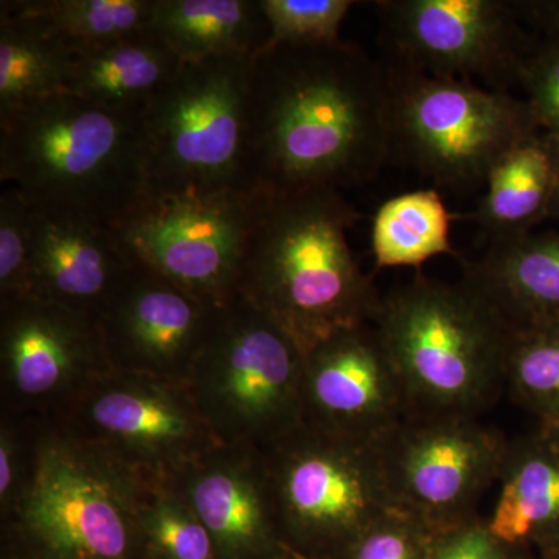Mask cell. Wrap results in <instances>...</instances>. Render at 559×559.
<instances>
[{"label":"cell","mask_w":559,"mask_h":559,"mask_svg":"<svg viewBox=\"0 0 559 559\" xmlns=\"http://www.w3.org/2000/svg\"><path fill=\"white\" fill-rule=\"evenodd\" d=\"M170 481L207 530L216 558L288 554L263 452L219 444Z\"/></svg>","instance_id":"obj_17"},{"label":"cell","mask_w":559,"mask_h":559,"mask_svg":"<svg viewBox=\"0 0 559 559\" xmlns=\"http://www.w3.org/2000/svg\"><path fill=\"white\" fill-rule=\"evenodd\" d=\"M288 550V549H286ZM282 559H299L296 557V555L293 554V551L288 550V554H286V557L285 558H282Z\"/></svg>","instance_id":"obj_37"},{"label":"cell","mask_w":559,"mask_h":559,"mask_svg":"<svg viewBox=\"0 0 559 559\" xmlns=\"http://www.w3.org/2000/svg\"><path fill=\"white\" fill-rule=\"evenodd\" d=\"M520 86L540 130L559 142V33L536 40L522 66Z\"/></svg>","instance_id":"obj_32"},{"label":"cell","mask_w":559,"mask_h":559,"mask_svg":"<svg viewBox=\"0 0 559 559\" xmlns=\"http://www.w3.org/2000/svg\"><path fill=\"white\" fill-rule=\"evenodd\" d=\"M301 409L304 425L367 444L409 417L373 323L336 331L305 353Z\"/></svg>","instance_id":"obj_15"},{"label":"cell","mask_w":559,"mask_h":559,"mask_svg":"<svg viewBox=\"0 0 559 559\" xmlns=\"http://www.w3.org/2000/svg\"><path fill=\"white\" fill-rule=\"evenodd\" d=\"M489 532L533 554L559 540V444L543 430L510 441Z\"/></svg>","instance_id":"obj_20"},{"label":"cell","mask_w":559,"mask_h":559,"mask_svg":"<svg viewBox=\"0 0 559 559\" xmlns=\"http://www.w3.org/2000/svg\"><path fill=\"white\" fill-rule=\"evenodd\" d=\"M40 418L157 480H175L223 444L186 381L116 369Z\"/></svg>","instance_id":"obj_10"},{"label":"cell","mask_w":559,"mask_h":559,"mask_svg":"<svg viewBox=\"0 0 559 559\" xmlns=\"http://www.w3.org/2000/svg\"><path fill=\"white\" fill-rule=\"evenodd\" d=\"M536 559H559V540L538 551Z\"/></svg>","instance_id":"obj_34"},{"label":"cell","mask_w":559,"mask_h":559,"mask_svg":"<svg viewBox=\"0 0 559 559\" xmlns=\"http://www.w3.org/2000/svg\"><path fill=\"white\" fill-rule=\"evenodd\" d=\"M360 218L340 190L260 193L237 297L274 320L304 353L336 331L373 323L382 297L348 245Z\"/></svg>","instance_id":"obj_2"},{"label":"cell","mask_w":559,"mask_h":559,"mask_svg":"<svg viewBox=\"0 0 559 559\" xmlns=\"http://www.w3.org/2000/svg\"><path fill=\"white\" fill-rule=\"evenodd\" d=\"M32 246L33 296L97 320L138 270L112 227L81 216L33 212Z\"/></svg>","instance_id":"obj_18"},{"label":"cell","mask_w":559,"mask_h":559,"mask_svg":"<svg viewBox=\"0 0 559 559\" xmlns=\"http://www.w3.org/2000/svg\"><path fill=\"white\" fill-rule=\"evenodd\" d=\"M0 369L7 411L49 417L114 367L97 319L32 296L0 308Z\"/></svg>","instance_id":"obj_14"},{"label":"cell","mask_w":559,"mask_h":559,"mask_svg":"<svg viewBox=\"0 0 559 559\" xmlns=\"http://www.w3.org/2000/svg\"><path fill=\"white\" fill-rule=\"evenodd\" d=\"M219 308L138 263L98 320L110 366L186 381Z\"/></svg>","instance_id":"obj_16"},{"label":"cell","mask_w":559,"mask_h":559,"mask_svg":"<svg viewBox=\"0 0 559 559\" xmlns=\"http://www.w3.org/2000/svg\"><path fill=\"white\" fill-rule=\"evenodd\" d=\"M79 51L46 22L0 2V112L68 92Z\"/></svg>","instance_id":"obj_24"},{"label":"cell","mask_w":559,"mask_h":559,"mask_svg":"<svg viewBox=\"0 0 559 559\" xmlns=\"http://www.w3.org/2000/svg\"><path fill=\"white\" fill-rule=\"evenodd\" d=\"M150 31L183 64L255 58L271 39L260 0H154Z\"/></svg>","instance_id":"obj_21"},{"label":"cell","mask_w":559,"mask_h":559,"mask_svg":"<svg viewBox=\"0 0 559 559\" xmlns=\"http://www.w3.org/2000/svg\"><path fill=\"white\" fill-rule=\"evenodd\" d=\"M390 139L393 157L440 189L487 186L511 150L543 132L525 98L468 81L437 79L393 62Z\"/></svg>","instance_id":"obj_7"},{"label":"cell","mask_w":559,"mask_h":559,"mask_svg":"<svg viewBox=\"0 0 559 559\" xmlns=\"http://www.w3.org/2000/svg\"><path fill=\"white\" fill-rule=\"evenodd\" d=\"M142 533L146 559H218L207 530L170 480H151Z\"/></svg>","instance_id":"obj_28"},{"label":"cell","mask_w":559,"mask_h":559,"mask_svg":"<svg viewBox=\"0 0 559 559\" xmlns=\"http://www.w3.org/2000/svg\"><path fill=\"white\" fill-rule=\"evenodd\" d=\"M263 454L283 540L301 557L336 559L396 510L374 444L301 425Z\"/></svg>","instance_id":"obj_9"},{"label":"cell","mask_w":559,"mask_h":559,"mask_svg":"<svg viewBox=\"0 0 559 559\" xmlns=\"http://www.w3.org/2000/svg\"><path fill=\"white\" fill-rule=\"evenodd\" d=\"M183 62L153 32L81 51L68 94L121 112L143 114Z\"/></svg>","instance_id":"obj_23"},{"label":"cell","mask_w":559,"mask_h":559,"mask_svg":"<svg viewBox=\"0 0 559 559\" xmlns=\"http://www.w3.org/2000/svg\"><path fill=\"white\" fill-rule=\"evenodd\" d=\"M253 58L183 64L142 116L145 194L250 189L249 87Z\"/></svg>","instance_id":"obj_6"},{"label":"cell","mask_w":559,"mask_h":559,"mask_svg":"<svg viewBox=\"0 0 559 559\" xmlns=\"http://www.w3.org/2000/svg\"><path fill=\"white\" fill-rule=\"evenodd\" d=\"M389 69L355 44L270 46L252 61L250 189L344 190L392 160Z\"/></svg>","instance_id":"obj_1"},{"label":"cell","mask_w":559,"mask_h":559,"mask_svg":"<svg viewBox=\"0 0 559 559\" xmlns=\"http://www.w3.org/2000/svg\"><path fill=\"white\" fill-rule=\"evenodd\" d=\"M142 116L68 92L0 112V180L33 212L116 226L146 191Z\"/></svg>","instance_id":"obj_4"},{"label":"cell","mask_w":559,"mask_h":559,"mask_svg":"<svg viewBox=\"0 0 559 559\" xmlns=\"http://www.w3.org/2000/svg\"><path fill=\"white\" fill-rule=\"evenodd\" d=\"M21 418L24 476L0 511V559H146L154 479L50 419Z\"/></svg>","instance_id":"obj_3"},{"label":"cell","mask_w":559,"mask_h":559,"mask_svg":"<svg viewBox=\"0 0 559 559\" xmlns=\"http://www.w3.org/2000/svg\"><path fill=\"white\" fill-rule=\"evenodd\" d=\"M10 10L46 22L76 51L98 49L148 31L154 0H3Z\"/></svg>","instance_id":"obj_26"},{"label":"cell","mask_w":559,"mask_h":559,"mask_svg":"<svg viewBox=\"0 0 559 559\" xmlns=\"http://www.w3.org/2000/svg\"><path fill=\"white\" fill-rule=\"evenodd\" d=\"M544 433L550 437L551 440L557 441L559 444V421L555 423V425L544 426V428H539Z\"/></svg>","instance_id":"obj_36"},{"label":"cell","mask_w":559,"mask_h":559,"mask_svg":"<svg viewBox=\"0 0 559 559\" xmlns=\"http://www.w3.org/2000/svg\"><path fill=\"white\" fill-rule=\"evenodd\" d=\"M509 443L479 418L409 415L374 448L395 509L440 533L479 520Z\"/></svg>","instance_id":"obj_12"},{"label":"cell","mask_w":559,"mask_h":559,"mask_svg":"<svg viewBox=\"0 0 559 559\" xmlns=\"http://www.w3.org/2000/svg\"><path fill=\"white\" fill-rule=\"evenodd\" d=\"M270 46H325L340 43L342 22L353 0H260Z\"/></svg>","instance_id":"obj_29"},{"label":"cell","mask_w":559,"mask_h":559,"mask_svg":"<svg viewBox=\"0 0 559 559\" xmlns=\"http://www.w3.org/2000/svg\"><path fill=\"white\" fill-rule=\"evenodd\" d=\"M373 326L409 415L480 418L506 393L514 330L465 280L415 275L382 297Z\"/></svg>","instance_id":"obj_5"},{"label":"cell","mask_w":559,"mask_h":559,"mask_svg":"<svg viewBox=\"0 0 559 559\" xmlns=\"http://www.w3.org/2000/svg\"><path fill=\"white\" fill-rule=\"evenodd\" d=\"M374 5L396 64L437 79L481 81L488 90L509 92L520 84L522 66L539 38L520 2L382 0Z\"/></svg>","instance_id":"obj_13"},{"label":"cell","mask_w":559,"mask_h":559,"mask_svg":"<svg viewBox=\"0 0 559 559\" xmlns=\"http://www.w3.org/2000/svg\"><path fill=\"white\" fill-rule=\"evenodd\" d=\"M451 219L436 190H415L384 202L371 227V249L378 270L418 267L437 255L462 261L451 242Z\"/></svg>","instance_id":"obj_25"},{"label":"cell","mask_w":559,"mask_h":559,"mask_svg":"<svg viewBox=\"0 0 559 559\" xmlns=\"http://www.w3.org/2000/svg\"><path fill=\"white\" fill-rule=\"evenodd\" d=\"M549 218L550 219H559V165H558L557 186H555L554 201H551Z\"/></svg>","instance_id":"obj_35"},{"label":"cell","mask_w":559,"mask_h":559,"mask_svg":"<svg viewBox=\"0 0 559 559\" xmlns=\"http://www.w3.org/2000/svg\"><path fill=\"white\" fill-rule=\"evenodd\" d=\"M462 264L463 280L511 329L559 325V231L489 245L479 260Z\"/></svg>","instance_id":"obj_19"},{"label":"cell","mask_w":559,"mask_h":559,"mask_svg":"<svg viewBox=\"0 0 559 559\" xmlns=\"http://www.w3.org/2000/svg\"><path fill=\"white\" fill-rule=\"evenodd\" d=\"M559 165V142L546 132L511 150L489 173L479 207L466 215L489 245L516 240L549 219Z\"/></svg>","instance_id":"obj_22"},{"label":"cell","mask_w":559,"mask_h":559,"mask_svg":"<svg viewBox=\"0 0 559 559\" xmlns=\"http://www.w3.org/2000/svg\"><path fill=\"white\" fill-rule=\"evenodd\" d=\"M33 212L16 190L0 194V308L32 297Z\"/></svg>","instance_id":"obj_30"},{"label":"cell","mask_w":559,"mask_h":559,"mask_svg":"<svg viewBox=\"0 0 559 559\" xmlns=\"http://www.w3.org/2000/svg\"><path fill=\"white\" fill-rule=\"evenodd\" d=\"M429 559H536V555L496 538L479 518L436 533Z\"/></svg>","instance_id":"obj_33"},{"label":"cell","mask_w":559,"mask_h":559,"mask_svg":"<svg viewBox=\"0 0 559 559\" xmlns=\"http://www.w3.org/2000/svg\"><path fill=\"white\" fill-rule=\"evenodd\" d=\"M436 533L399 510L374 521L336 559H429Z\"/></svg>","instance_id":"obj_31"},{"label":"cell","mask_w":559,"mask_h":559,"mask_svg":"<svg viewBox=\"0 0 559 559\" xmlns=\"http://www.w3.org/2000/svg\"><path fill=\"white\" fill-rule=\"evenodd\" d=\"M259 191L143 194L112 229L146 270L198 299L224 307L238 277Z\"/></svg>","instance_id":"obj_11"},{"label":"cell","mask_w":559,"mask_h":559,"mask_svg":"<svg viewBox=\"0 0 559 559\" xmlns=\"http://www.w3.org/2000/svg\"><path fill=\"white\" fill-rule=\"evenodd\" d=\"M506 392L539 419L540 428L559 421V325L514 330Z\"/></svg>","instance_id":"obj_27"},{"label":"cell","mask_w":559,"mask_h":559,"mask_svg":"<svg viewBox=\"0 0 559 559\" xmlns=\"http://www.w3.org/2000/svg\"><path fill=\"white\" fill-rule=\"evenodd\" d=\"M304 360L282 326L237 297L219 308L186 384L221 443L264 452L304 425Z\"/></svg>","instance_id":"obj_8"}]
</instances>
